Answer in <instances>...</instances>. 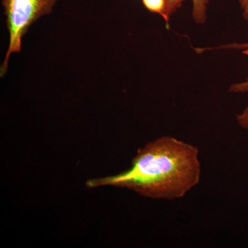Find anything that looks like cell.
<instances>
[{"instance_id": "cell-6", "label": "cell", "mask_w": 248, "mask_h": 248, "mask_svg": "<svg viewBox=\"0 0 248 248\" xmlns=\"http://www.w3.org/2000/svg\"><path fill=\"white\" fill-rule=\"evenodd\" d=\"M238 1H239L244 19L248 21V0H238Z\"/></svg>"}, {"instance_id": "cell-3", "label": "cell", "mask_w": 248, "mask_h": 248, "mask_svg": "<svg viewBox=\"0 0 248 248\" xmlns=\"http://www.w3.org/2000/svg\"><path fill=\"white\" fill-rule=\"evenodd\" d=\"M217 49H234L241 50V53L248 56V43H234L231 45L221 46L215 48H195L197 53H202L205 50H217ZM230 92L234 93H248V79L241 83L231 85ZM236 120L241 128L248 131V104L241 113L236 116Z\"/></svg>"}, {"instance_id": "cell-4", "label": "cell", "mask_w": 248, "mask_h": 248, "mask_svg": "<svg viewBox=\"0 0 248 248\" xmlns=\"http://www.w3.org/2000/svg\"><path fill=\"white\" fill-rule=\"evenodd\" d=\"M184 0H167V14L169 17L182 6ZM192 16L198 24H204L207 19V8L209 0H192Z\"/></svg>"}, {"instance_id": "cell-2", "label": "cell", "mask_w": 248, "mask_h": 248, "mask_svg": "<svg viewBox=\"0 0 248 248\" xmlns=\"http://www.w3.org/2000/svg\"><path fill=\"white\" fill-rule=\"evenodd\" d=\"M58 0H1L9 31V46L0 67V76L8 71L10 58L22 50V40L29 28L40 18L51 14Z\"/></svg>"}, {"instance_id": "cell-5", "label": "cell", "mask_w": 248, "mask_h": 248, "mask_svg": "<svg viewBox=\"0 0 248 248\" xmlns=\"http://www.w3.org/2000/svg\"><path fill=\"white\" fill-rule=\"evenodd\" d=\"M141 1L148 11L161 16L169 29L170 17L167 14V0H141Z\"/></svg>"}, {"instance_id": "cell-1", "label": "cell", "mask_w": 248, "mask_h": 248, "mask_svg": "<svg viewBox=\"0 0 248 248\" xmlns=\"http://www.w3.org/2000/svg\"><path fill=\"white\" fill-rule=\"evenodd\" d=\"M201 177L198 148L166 135L140 148L125 172L91 179L86 186H114L147 198L172 201L184 198L200 184Z\"/></svg>"}]
</instances>
